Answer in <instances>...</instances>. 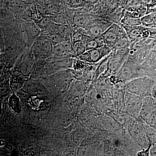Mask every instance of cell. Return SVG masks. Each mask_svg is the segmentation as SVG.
Here are the masks:
<instances>
[{"label":"cell","mask_w":156,"mask_h":156,"mask_svg":"<svg viewBox=\"0 0 156 156\" xmlns=\"http://www.w3.org/2000/svg\"><path fill=\"white\" fill-rule=\"evenodd\" d=\"M111 51V48L105 44L99 48L87 50L79 56L81 60L97 62L103 57L109 55Z\"/></svg>","instance_id":"6da1fadb"},{"label":"cell","mask_w":156,"mask_h":156,"mask_svg":"<svg viewBox=\"0 0 156 156\" xmlns=\"http://www.w3.org/2000/svg\"><path fill=\"white\" fill-rule=\"evenodd\" d=\"M105 44L110 48H113L117 41L126 34L117 24H114L108 27L102 34Z\"/></svg>","instance_id":"7a4b0ae2"},{"label":"cell","mask_w":156,"mask_h":156,"mask_svg":"<svg viewBox=\"0 0 156 156\" xmlns=\"http://www.w3.org/2000/svg\"><path fill=\"white\" fill-rule=\"evenodd\" d=\"M53 45L46 37H40L32 48L33 53L40 55H48L53 52Z\"/></svg>","instance_id":"3957f363"},{"label":"cell","mask_w":156,"mask_h":156,"mask_svg":"<svg viewBox=\"0 0 156 156\" xmlns=\"http://www.w3.org/2000/svg\"><path fill=\"white\" fill-rule=\"evenodd\" d=\"M73 21L75 25L83 28L87 27L90 23L89 17L84 14H76L73 17Z\"/></svg>","instance_id":"277c9868"},{"label":"cell","mask_w":156,"mask_h":156,"mask_svg":"<svg viewBox=\"0 0 156 156\" xmlns=\"http://www.w3.org/2000/svg\"><path fill=\"white\" fill-rule=\"evenodd\" d=\"M108 28H106L101 23H94L89 27V33L92 37L99 36L101 35Z\"/></svg>","instance_id":"5b68a950"},{"label":"cell","mask_w":156,"mask_h":156,"mask_svg":"<svg viewBox=\"0 0 156 156\" xmlns=\"http://www.w3.org/2000/svg\"><path fill=\"white\" fill-rule=\"evenodd\" d=\"M124 58L116 54L108 60V66L112 71L116 70L120 67Z\"/></svg>","instance_id":"8992f818"},{"label":"cell","mask_w":156,"mask_h":156,"mask_svg":"<svg viewBox=\"0 0 156 156\" xmlns=\"http://www.w3.org/2000/svg\"><path fill=\"white\" fill-rule=\"evenodd\" d=\"M66 5L71 9H78L85 7L88 5V0H65Z\"/></svg>","instance_id":"52a82bcc"},{"label":"cell","mask_w":156,"mask_h":156,"mask_svg":"<svg viewBox=\"0 0 156 156\" xmlns=\"http://www.w3.org/2000/svg\"><path fill=\"white\" fill-rule=\"evenodd\" d=\"M45 37L50 40L53 46L62 43L64 39V37L62 36L60 34L55 32L49 34Z\"/></svg>","instance_id":"ba28073f"},{"label":"cell","mask_w":156,"mask_h":156,"mask_svg":"<svg viewBox=\"0 0 156 156\" xmlns=\"http://www.w3.org/2000/svg\"><path fill=\"white\" fill-rule=\"evenodd\" d=\"M73 46L74 53H75L76 56H79L87 51L85 42H76L73 44Z\"/></svg>","instance_id":"9c48e42d"},{"label":"cell","mask_w":156,"mask_h":156,"mask_svg":"<svg viewBox=\"0 0 156 156\" xmlns=\"http://www.w3.org/2000/svg\"><path fill=\"white\" fill-rule=\"evenodd\" d=\"M53 52L58 56H66L70 53L66 50L62 43L53 46Z\"/></svg>","instance_id":"30bf717a"},{"label":"cell","mask_w":156,"mask_h":156,"mask_svg":"<svg viewBox=\"0 0 156 156\" xmlns=\"http://www.w3.org/2000/svg\"><path fill=\"white\" fill-rule=\"evenodd\" d=\"M129 45V41L127 36L125 35L124 36L120 38L116 44H115L113 49L117 50L118 49H122L128 48Z\"/></svg>","instance_id":"8fae6325"},{"label":"cell","mask_w":156,"mask_h":156,"mask_svg":"<svg viewBox=\"0 0 156 156\" xmlns=\"http://www.w3.org/2000/svg\"><path fill=\"white\" fill-rule=\"evenodd\" d=\"M30 17L34 23L39 24L44 17L43 13L37 8V9H34L32 11L30 14Z\"/></svg>","instance_id":"7c38bea8"},{"label":"cell","mask_w":156,"mask_h":156,"mask_svg":"<svg viewBox=\"0 0 156 156\" xmlns=\"http://www.w3.org/2000/svg\"><path fill=\"white\" fill-rule=\"evenodd\" d=\"M85 35L83 33L80 31H76L73 33L71 37V40L73 44L79 41L85 42Z\"/></svg>","instance_id":"4fadbf2b"},{"label":"cell","mask_w":156,"mask_h":156,"mask_svg":"<svg viewBox=\"0 0 156 156\" xmlns=\"http://www.w3.org/2000/svg\"><path fill=\"white\" fill-rule=\"evenodd\" d=\"M47 11L51 15H56L59 12V8L56 3H50L47 5Z\"/></svg>","instance_id":"5bb4252c"},{"label":"cell","mask_w":156,"mask_h":156,"mask_svg":"<svg viewBox=\"0 0 156 156\" xmlns=\"http://www.w3.org/2000/svg\"><path fill=\"white\" fill-rule=\"evenodd\" d=\"M122 76L123 77V78H125V79H128V78H129L131 76V69L128 66H125V67H123L122 69Z\"/></svg>","instance_id":"9a60e30c"},{"label":"cell","mask_w":156,"mask_h":156,"mask_svg":"<svg viewBox=\"0 0 156 156\" xmlns=\"http://www.w3.org/2000/svg\"><path fill=\"white\" fill-rule=\"evenodd\" d=\"M127 25H137L140 24V23L137 20L133 19H127L123 22Z\"/></svg>","instance_id":"2e32d148"},{"label":"cell","mask_w":156,"mask_h":156,"mask_svg":"<svg viewBox=\"0 0 156 156\" xmlns=\"http://www.w3.org/2000/svg\"><path fill=\"white\" fill-rule=\"evenodd\" d=\"M76 67L77 69H81L83 66V64L81 61H78L76 62Z\"/></svg>","instance_id":"e0dca14e"},{"label":"cell","mask_w":156,"mask_h":156,"mask_svg":"<svg viewBox=\"0 0 156 156\" xmlns=\"http://www.w3.org/2000/svg\"><path fill=\"white\" fill-rule=\"evenodd\" d=\"M155 151L156 152V147L155 148Z\"/></svg>","instance_id":"ac0fdd59"}]
</instances>
